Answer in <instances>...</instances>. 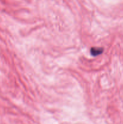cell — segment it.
<instances>
[{"mask_svg": "<svg viewBox=\"0 0 123 124\" xmlns=\"http://www.w3.org/2000/svg\"><path fill=\"white\" fill-rule=\"evenodd\" d=\"M102 52V48H98V47H95V48H92L90 52L91 54L93 56H97L98 54H101Z\"/></svg>", "mask_w": 123, "mask_h": 124, "instance_id": "cell-1", "label": "cell"}]
</instances>
